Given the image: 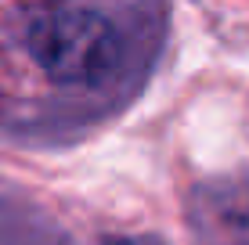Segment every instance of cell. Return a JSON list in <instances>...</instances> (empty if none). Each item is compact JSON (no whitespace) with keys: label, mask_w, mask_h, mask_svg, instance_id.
I'll list each match as a JSON object with an SVG mask.
<instances>
[{"label":"cell","mask_w":249,"mask_h":245,"mask_svg":"<svg viewBox=\"0 0 249 245\" xmlns=\"http://www.w3.org/2000/svg\"><path fill=\"white\" fill-rule=\"evenodd\" d=\"M192 227L199 245H249V180L224 177L195 188Z\"/></svg>","instance_id":"cell-2"},{"label":"cell","mask_w":249,"mask_h":245,"mask_svg":"<svg viewBox=\"0 0 249 245\" xmlns=\"http://www.w3.org/2000/svg\"><path fill=\"white\" fill-rule=\"evenodd\" d=\"M101 245H166V242L156 238V234H112Z\"/></svg>","instance_id":"cell-3"},{"label":"cell","mask_w":249,"mask_h":245,"mask_svg":"<svg viewBox=\"0 0 249 245\" xmlns=\"http://www.w3.org/2000/svg\"><path fill=\"white\" fill-rule=\"evenodd\" d=\"M25 50L36 69L65 87H105L123 65V36L101 11L44 7L25 22Z\"/></svg>","instance_id":"cell-1"}]
</instances>
